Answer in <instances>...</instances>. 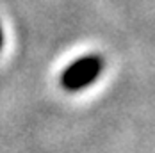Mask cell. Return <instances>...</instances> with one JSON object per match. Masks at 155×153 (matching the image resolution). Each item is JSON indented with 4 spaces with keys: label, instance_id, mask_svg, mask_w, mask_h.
Returning <instances> with one entry per match:
<instances>
[{
    "label": "cell",
    "instance_id": "1",
    "mask_svg": "<svg viewBox=\"0 0 155 153\" xmlns=\"http://www.w3.org/2000/svg\"><path fill=\"white\" fill-rule=\"evenodd\" d=\"M104 70V61L100 55H86L71 62L61 75V84L68 91H80L91 86Z\"/></svg>",
    "mask_w": 155,
    "mask_h": 153
},
{
    "label": "cell",
    "instance_id": "2",
    "mask_svg": "<svg viewBox=\"0 0 155 153\" xmlns=\"http://www.w3.org/2000/svg\"><path fill=\"white\" fill-rule=\"evenodd\" d=\"M0 46H2V32H0Z\"/></svg>",
    "mask_w": 155,
    "mask_h": 153
}]
</instances>
